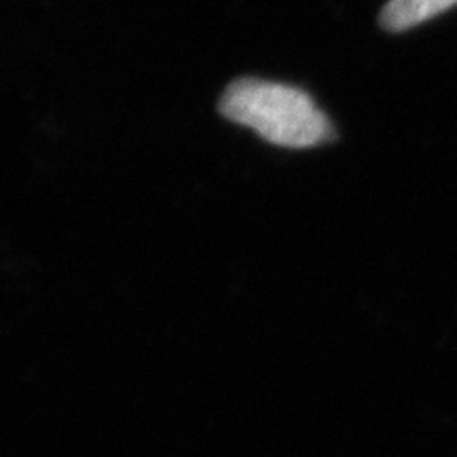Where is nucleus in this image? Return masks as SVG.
Listing matches in <instances>:
<instances>
[{
    "label": "nucleus",
    "instance_id": "obj_1",
    "mask_svg": "<svg viewBox=\"0 0 457 457\" xmlns=\"http://www.w3.org/2000/svg\"><path fill=\"white\" fill-rule=\"evenodd\" d=\"M219 111L278 146L312 148L335 138L327 114L310 94L293 85L237 79L222 94Z\"/></svg>",
    "mask_w": 457,
    "mask_h": 457
},
{
    "label": "nucleus",
    "instance_id": "obj_2",
    "mask_svg": "<svg viewBox=\"0 0 457 457\" xmlns=\"http://www.w3.org/2000/svg\"><path fill=\"white\" fill-rule=\"evenodd\" d=\"M455 4L457 0H390L381 11V26L390 32L409 30Z\"/></svg>",
    "mask_w": 457,
    "mask_h": 457
}]
</instances>
